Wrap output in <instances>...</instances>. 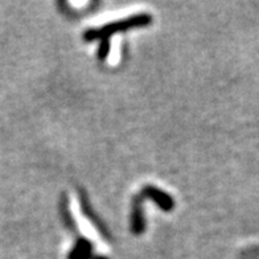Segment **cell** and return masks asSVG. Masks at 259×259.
<instances>
[{
  "instance_id": "1",
  "label": "cell",
  "mask_w": 259,
  "mask_h": 259,
  "mask_svg": "<svg viewBox=\"0 0 259 259\" xmlns=\"http://www.w3.org/2000/svg\"><path fill=\"white\" fill-rule=\"evenodd\" d=\"M152 20V17L148 14H140V15H134L131 17H127V19H123V20L114 21V23H110V24H106L105 27L99 28V29H89L86 31L83 34V38L86 41H93L96 38H101L102 42L99 45L98 49V57L101 60H105L109 55L110 51V42L109 38L113 36L114 33H118V32L127 31L130 28H137V27H144V25H148Z\"/></svg>"
}]
</instances>
